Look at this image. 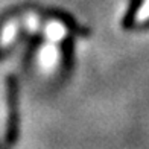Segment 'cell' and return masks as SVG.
Wrapping results in <instances>:
<instances>
[{
  "label": "cell",
  "instance_id": "3",
  "mask_svg": "<svg viewBox=\"0 0 149 149\" xmlns=\"http://www.w3.org/2000/svg\"><path fill=\"white\" fill-rule=\"evenodd\" d=\"M14 33H15V24H9L8 28L5 29V32H3L2 44H3V46H5V44H8L11 40H12V37H14Z\"/></svg>",
  "mask_w": 149,
  "mask_h": 149
},
{
  "label": "cell",
  "instance_id": "1",
  "mask_svg": "<svg viewBox=\"0 0 149 149\" xmlns=\"http://www.w3.org/2000/svg\"><path fill=\"white\" fill-rule=\"evenodd\" d=\"M46 33H47V37H49L52 41H59V40L65 35V28L61 23L53 22V23H50L49 26H47Z\"/></svg>",
  "mask_w": 149,
  "mask_h": 149
},
{
  "label": "cell",
  "instance_id": "2",
  "mask_svg": "<svg viewBox=\"0 0 149 149\" xmlns=\"http://www.w3.org/2000/svg\"><path fill=\"white\" fill-rule=\"evenodd\" d=\"M56 59V50L53 49V47H47V49H44L43 52V64L50 67L53 63H55Z\"/></svg>",
  "mask_w": 149,
  "mask_h": 149
}]
</instances>
